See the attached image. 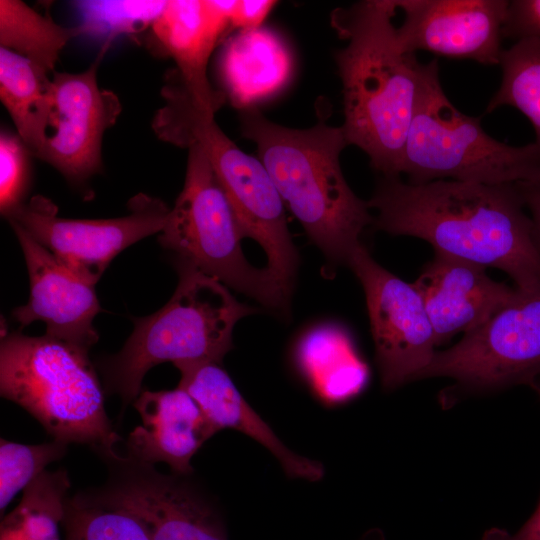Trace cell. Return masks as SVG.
Masks as SVG:
<instances>
[{"label":"cell","mask_w":540,"mask_h":540,"mask_svg":"<svg viewBox=\"0 0 540 540\" xmlns=\"http://www.w3.org/2000/svg\"><path fill=\"white\" fill-rule=\"evenodd\" d=\"M396 34L407 52L499 65L507 0H393Z\"/></svg>","instance_id":"14"},{"label":"cell","mask_w":540,"mask_h":540,"mask_svg":"<svg viewBox=\"0 0 540 540\" xmlns=\"http://www.w3.org/2000/svg\"><path fill=\"white\" fill-rule=\"evenodd\" d=\"M154 120L160 138L179 146H199L236 216L243 238L267 256L265 268L291 292L298 254L288 230L284 202L259 158L242 151L219 128L215 112L184 92L167 98Z\"/></svg>","instance_id":"6"},{"label":"cell","mask_w":540,"mask_h":540,"mask_svg":"<svg viewBox=\"0 0 540 540\" xmlns=\"http://www.w3.org/2000/svg\"><path fill=\"white\" fill-rule=\"evenodd\" d=\"M502 33L515 42L540 39V0L509 1Z\"/></svg>","instance_id":"30"},{"label":"cell","mask_w":540,"mask_h":540,"mask_svg":"<svg viewBox=\"0 0 540 540\" xmlns=\"http://www.w3.org/2000/svg\"><path fill=\"white\" fill-rule=\"evenodd\" d=\"M275 4V1L270 0L236 1L231 16V26L239 30L259 28Z\"/></svg>","instance_id":"31"},{"label":"cell","mask_w":540,"mask_h":540,"mask_svg":"<svg viewBox=\"0 0 540 540\" xmlns=\"http://www.w3.org/2000/svg\"><path fill=\"white\" fill-rule=\"evenodd\" d=\"M540 375V288L516 299L451 348L435 352L417 379L449 377L470 390L516 384L534 387Z\"/></svg>","instance_id":"10"},{"label":"cell","mask_w":540,"mask_h":540,"mask_svg":"<svg viewBox=\"0 0 540 540\" xmlns=\"http://www.w3.org/2000/svg\"><path fill=\"white\" fill-rule=\"evenodd\" d=\"M28 148L19 136L0 135V208L7 216L23 203L28 184Z\"/></svg>","instance_id":"29"},{"label":"cell","mask_w":540,"mask_h":540,"mask_svg":"<svg viewBox=\"0 0 540 540\" xmlns=\"http://www.w3.org/2000/svg\"><path fill=\"white\" fill-rule=\"evenodd\" d=\"M128 209V215L114 219H66L58 216L57 207L49 199L35 196L6 217L71 272L95 285L122 250L160 233L170 212L160 199L142 193L130 199Z\"/></svg>","instance_id":"11"},{"label":"cell","mask_w":540,"mask_h":540,"mask_svg":"<svg viewBox=\"0 0 540 540\" xmlns=\"http://www.w3.org/2000/svg\"><path fill=\"white\" fill-rule=\"evenodd\" d=\"M176 367L181 374L178 386L196 401L216 433L232 428L246 434L269 450L291 478H323L322 463L298 455L284 445L240 394L220 363L193 362Z\"/></svg>","instance_id":"19"},{"label":"cell","mask_w":540,"mask_h":540,"mask_svg":"<svg viewBox=\"0 0 540 540\" xmlns=\"http://www.w3.org/2000/svg\"><path fill=\"white\" fill-rule=\"evenodd\" d=\"M68 443L54 440L37 445H25L0 440V510L45 471V467L61 459Z\"/></svg>","instance_id":"27"},{"label":"cell","mask_w":540,"mask_h":540,"mask_svg":"<svg viewBox=\"0 0 540 540\" xmlns=\"http://www.w3.org/2000/svg\"><path fill=\"white\" fill-rule=\"evenodd\" d=\"M346 347L342 332L329 325L308 331L298 344L299 365L324 398L337 400L354 392L349 380L360 385L363 370Z\"/></svg>","instance_id":"24"},{"label":"cell","mask_w":540,"mask_h":540,"mask_svg":"<svg viewBox=\"0 0 540 540\" xmlns=\"http://www.w3.org/2000/svg\"><path fill=\"white\" fill-rule=\"evenodd\" d=\"M482 540H540V501L532 516L514 534L499 528L488 530Z\"/></svg>","instance_id":"33"},{"label":"cell","mask_w":540,"mask_h":540,"mask_svg":"<svg viewBox=\"0 0 540 540\" xmlns=\"http://www.w3.org/2000/svg\"><path fill=\"white\" fill-rule=\"evenodd\" d=\"M104 53L84 72H54L49 84L50 116L37 157L75 183L99 170L103 135L122 110L116 94L97 83Z\"/></svg>","instance_id":"13"},{"label":"cell","mask_w":540,"mask_h":540,"mask_svg":"<svg viewBox=\"0 0 540 540\" xmlns=\"http://www.w3.org/2000/svg\"><path fill=\"white\" fill-rule=\"evenodd\" d=\"M61 525L64 540H151L135 517L91 499L83 490L66 498Z\"/></svg>","instance_id":"26"},{"label":"cell","mask_w":540,"mask_h":540,"mask_svg":"<svg viewBox=\"0 0 540 540\" xmlns=\"http://www.w3.org/2000/svg\"><path fill=\"white\" fill-rule=\"evenodd\" d=\"M50 79L30 60L0 48V96L18 136L37 156L44 142L50 116Z\"/></svg>","instance_id":"21"},{"label":"cell","mask_w":540,"mask_h":540,"mask_svg":"<svg viewBox=\"0 0 540 540\" xmlns=\"http://www.w3.org/2000/svg\"><path fill=\"white\" fill-rule=\"evenodd\" d=\"M393 0H365L337 8L331 24L347 44L335 54L342 82L348 145L363 150L381 176L400 177L416 111L424 64L400 45Z\"/></svg>","instance_id":"2"},{"label":"cell","mask_w":540,"mask_h":540,"mask_svg":"<svg viewBox=\"0 0 540 540\" xmlns=\"http://www.w3.org/2000/svg\"><path fill=\"white\" fill-rule=\"evenodd\" d=\"M101 459L108 467L106 482L83 491L135 517L151 540H228L219 510L192 475L163 474L120 449Z\"/></svg>","instance_id":"9"},{"label":"cell","mask_w":540,"mask_h":540,"mask_svg":"<svg viewBox=\"0 0 540 540\" xmlns=\"http://www.w3.org/2000/svg\"><path fill=\"white\" fill-rule=\"evenodd\" d=\"M347 265L365 293L383 387L392 390L417 379L431 362L436 346L420 292L414 283L379 265L363 244L354 250Z\"/></svg>","instance_id":"12"},{"label":"cell","mask_w":540,"mask_h":540,"mask_svg":"<svg viewBox=\"0 0 540 540\" xmlns=\"http://www.w3.org/2000/svg\"><path fill=\"white\" fill-rule=\"evenodd\" d=\"M501 83L485 113L502 106L519 110L531 123L534 143L540 147V39H522L500 58Z\"/></svg>","instance_id":"25"},{"label":"cell","mask_w":540,"mask_h":540,"mask_svg":"<svg viewBox=\"0 0 540 540\" xmlns=\"http://www.w3.org/2000/svg\"><path fill=\"white\" fill-rule=\"evenodd\" d=\"M486 267L435 253L414 285L423 299L436 346L469 333L511 304L518 289L493 280Z\"/></svg>","instance_id":"16"},{"label":"cell","mask_w":540,"mask_h":540,"mask_svg":"<svg viewBox=\"0 0 540 540\" xmlns=\"http://www.w3.org/2000/svg\"><path fill=\"white\" fill-rule=\"evenodd\" d=\"M241 128L309 238L329 261L347 265L373 215L342 173L339 158L348 143L341 126L320 121L292 129L249 108L241 113Z\"/></svg>","instance_id":"3"},{"label":"cell","mask_w":540,"mask_h":540,"mask_svg":"<svg viewBox=\"0 0 540 540\" xmlns=\"http://www.w3.org/2000/svg\"><path fill=\"white\" fill-rule=\"evenodd\" d=\"M132 405L142 424L129 433L121 453L146 464L166 463L175 474L193 475L192 457L216 433L196 401L177 386L141 391Z\"/></svg>","instance_id":"17"},{"label":"cell","mask_w":540,"mask_h":540,"mask_svg":"<svg viewBox=\"0 0 540 540\" xmlns=\"http://www.w3.org/2000/svg\"><path fill=\"white\" fill-rule=\"evenodd\" d=\"M0 393L54 440L87 444L99 457L115 452L122 441L105 411V391L88 350L72 343L47 334H4Z\"/></svg>","instance_id":"5"},{"label":"cell","mask_w":540,"mask_h":540,"mask_svg":"<svg viewBox=\"0 0 540 540\" xmlns=\"http://www.w3.org/2000/svg\"><path fill=\"white\" fill-rule=\"evenodd\" d=\"M218 71L225 95L242 110L278 93L292 73L291 54L272 30H239L224 45Z\"/></svg>","instance_id":"20"},{"label":"cell","mask_w":540,"mask_h":540,"mask_svg":"<svg viewBox=\"0 0 540 540\" xmlns=\"http://www.w3.org/2000/svg\"><path fill=\"white\" fill-rule=\"evenodd\" d=\"M515 185L531 218L534 237L540 249V170L532 177Z\"/></svg>","instance_id":"32"},{"label":"cell","mask_w":540,"mask_h":540,"mask_svg":"<svg viewBox=\"0 0 540 540\" xmlns=\"http://www.w3.org/2000/svg\"><path fill=\"white\" fill-rule=\"evenodd\" d=\"M534 388L536 389V391L538 392L539 397H540V382H537V383L535 384Z\"/></svg>","instance_id":"34"},{"label":"cell","mask_w":540,"mask_h":540,"mask_svg":"<svg viewBox=\"0 0 540 540\" xmlns=\"http://www.w3.org/2000/svg\"><path fill=\"white\" fill-rule=\"evenodd\" d=\"M368 206L373 226L411 236L440 253L507 273L516 288H540V249L515 184L381 176Z\"/></svg>","instance_id":"1"},{"label":"cell","mask_w":540,"mask_h":540,"mask_svg":"<svg viewBox=\"0 0 540 540\" xmlns=\"http://www.w3.org/2000/svg\"><path fill=\"white\" fill-rule=\"evenodd\" d=\"M178 271L179 283L169 301L149 316L133 318L134 329L123 348L99 364L105 393L122 400L120 416L139 396L143 378L154 366L221 364L232 348L234 326L255 312L219 280L182 262Z\"/></svg>","instance_id":"4"},{"label":"cell","mask_w":540,"mask_h":540,"mask_svg":"<svg viewBox=\"0 0 540 540\" xmlns=\"http://www.w3.org/2000/svg\"><path fill=\"white\" fill-rule=\"evenodd\" d=\"M166 1H92L82 4L85 33H118L132 31L158 17Z\"/></svg>","instance_id":"28"},{"label":"cell","mask_w":540,"mask_h":540,"mask_svg":"<svg viewBox=\"0 0 540 540\" xmlns=\"http://www.w3.org/2000/svg\"><path fill=\"white\" fill-rule=\"evenodd\" d=\"M23 250L30 281V297L13 310L14 320L24 328L41 320L49 336L88 350L98 341L93 327L101 310L94 285L84 281L31 237L10 222Z\"/></svg>","instance_id":"15"},{"label":"cell","mask_w":540,"mask_h":540,"mask_svg":"<svg viewBox=\"0 0 540 540\" xmlns=\"http://www.w3.org/2000/svg\"><path fill=\"white\" fill-rule=\"evenodd\" d=\"M236 1L173 0L152 23L154 35L173 58L177 79L205 107L217 111L225 100L206 75L210 55L230 25Z\"/></svg>","instance_id":"18"},{"label":"cell","mask_w":540,"mask_h":540,"mask_svg":"<svg viewBox=\"0 0 540 540\" xmlns=\"http://www.w3.org/2000/svg\"><path fill=\"white\" fill-rule=\"evenodd\" d=\"M83 33L81 25H58L22 1H0L1 47L22 55L46 74L53 71L64 46Z\"/></svg>","instance_id":"22"},{"label":"cell","mask_w":540,"mask_h":540,"mask_svg":"<svg viewBox=\"0 0 540 540\" xmlns=\"http://www.w3.org/2000/svg\"><path fill=\"white\" fill-rule=\"evenodd\" d=\"M539 170L538 145L512 146L488 135L479 117L462 113L446 96L438 61L424 64L400 176L411 184L456 180L499 185L516 184Z\"/></svg>","instance_id":"7"},{"label":"cell","mask_w":540,"mask_h":540,"mask_svg":"<svg viewBox=\"0 0 540 540\" xmlns=\"http://www.w3.org/2000/svg\"><path fill=\"white\" fill-rule=\"evenodd\" d=\"M185 182L158 242L180 261L246 294L264 306L284 310L288 291L265 267L248 262L231 204L202 149L189 148Z\"/></svg>","instance_id":"8"},{"label":"cell","mask_w":540,"mask_h":540,"mask_svg":"<svg viewBox=\"0 0 540 540\" xmlns=\"http://www.w3.org/2000/svg\"><path fill=\"white\" fill-rule=\"evenodd\" d=\"M64 469L44 471L25 489L20 504L1 522V540H60L67 491Z\"/></svg>","instance_id":"23"}]
</instances>
